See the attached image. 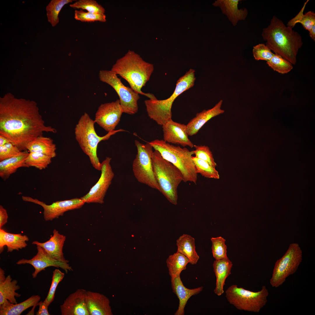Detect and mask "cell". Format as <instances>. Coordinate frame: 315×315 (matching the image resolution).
Returning <instances> with one entry per match:
<instances>
[{
  "instance_id": "cell-4",
  "label": "cell",
  "mask_w": 315,
  "mask_h": 315,
  "mask_svg": "<svg viewBox=\"0 0 315 315\" xmlns=\"http://www.w3.org/2000/svg\"><path fill=\"white\" fill-rule=\"evenodd\" d=\"M95 123L86 113L80 118L74 129L75 138L80 148L89 158L92 166L95 169L101 171V163L97 155L98 145L101 141L109 139L116 133L125 131L122 129L108 132L103 136L97 134L94 127Z\"/></svg>"
},
{
  "instance_id": "cell-42",
  "label": "cell",
  "mask_w": 315,
  "mask_h": 315,
  "mask_svg": "<svg viewBox=\"0 0 315 315\" xmlns=\"http://www.w3.org/2000/svg\"><path fill=\"white\" fill-rule=\"evenodd\" d=\"M21 152L18 147L12 142L0 146V161L17 156Z\"/></svg>"
},
{
  "instance_id": "cell-11",
  "label": "cell",
  "mask_w": 315,
  "mask_h": 315,
  "mask_svg": "<svg viewBox=\"0 0 315 315\" xmlns=\"http://www.w3.org/2000/svg\"><path fill=\"white\" fill-rule=\"evenodd\" d=\"M99 77L100 81L110 85L116 91L124 113L133 115L138 112V102L140 99L139 93L125 85L117 75L111 70L100 71Z\"/></svg>"
},
{
  "instance_id": "cell-5",
  "label": "cell",
  "mask_w": 315,
  "mask_h": 315,
  "mask_svg": "<svg viewBox=\"0 0 315 315\" xmlns=\"http://www.w3.org/2000/svg\"><path fill=\"white\" fill-rule=\"evenodd\" d=\"M152 161L154 176L161 192L171 203L177 204L178 188L183 181L179 169L164 159L157 150L153 151Z\"/></svg>"
},
{
  "instance_id": "cell-8",
  "label": "cell",
  "mask_w": 315,
  "mask_h": 315,
  "mask_svg": "<svg viewBox=\"0 0 315 315\" xmlns=\"http://www.w3.org/2000/svg\"><path fill=\"white\" fill-rule=\"evenodd\" d=\"M225 297L229 302L236 308L258 313L266 304L269 293L265 286L261 290L253 292L239 287L236 284L230 286L225 291Z\"/></svg>"
},
{
  "instance_id": "cell-37",
  "label": "cell",
  "mask_w": 315,
  "mask_h": 315,
  "mask_svg": "<svg viewBox=\"0 0 315 315\" xmlns=\"http://www.w3.org/2000/svg\"><path fill=\"white\" fill-rule=\"evenodd\" d=\"M212 252L215 260L228 258L227 256V247L225 244V240L221 237H212Z\"/></svg>"
},
{
  "instance_id": "cell-12",
  "label": "cell",
  "mask_w": 315,
  "mask_h": 315,
  "mask_svg": "<svg viewBox=\"0 0 315 315\" xmlns=\"http://www.w3.org/2000/svg\"><path fill=\"white\" fill-rule=\"evenodd\" d=\"M111 158L106 157L101 163V175L97 183L80 198L85 203L102 204L107 190L114 176L111 165Z\"/></svg>"
},
{
  "instance_id": "cell-32",
  "label": "cell",
  "mask_w": 315,
  "mask_h": 315,
  "mask_svg": "<svg viewBox=\"0 0 315 315\" xmlns=\"http://www.w3.org/2000/svg\"><path fill=\"white\" fill-rule=\"evenodd\" d=\"M72 0H52L46 8L48 22L52 27L55 26L59 22V14L65 5L73 2Z\"/></svg>"
},
{
  "instance_id": "cell-41",
  "label": "cell",
  "mask_w": 315,
  "mask_h": 315,
  "mask_svg": "<svg viewBox=\"0 0 315 315\" xmlns=\"http://www.w3.org/2000/svg\"><path fill=\"white\" fill-rule=\"evenodd\" d=\"M253 53L255 59L267 62L270 60L274 54L270 48L263 43L259 44L253 47Z\"/></svg>"
},
{
  "instance_id": "cell-7",
  "label": "cell",
  "mask_w": 315,
  "mask_h": 315,
  "mask_svg": "<svg viewBox=\"0 0 315 315\" xmlns=\"http://www.w3.org/2000/svg\"><path fill=\"white\" fill-rule=\"evenodd\" d=\"M194 70L190 69L177 80L175 90L171 95L163 100L149 99L144 101L149 117L158 125L162 126L172 120V105L176 98L194 85L196 78Z\"/></svg>"
},
{
  "instance_id": "cell-31",
  "label": "cell",
  "mask_w": 315,
  "mask_h": 315,
  "mask_svg": "<svg viewBox=\"0 0 315 315\" xmlns=\"http://www.w3.org/2000/svg\"><path fill=\"white\" fill-rule=\"evenodd\" d=\"M304 3L302 8L298 13L288 22L287 26L293 28L297 23H301L305 29L309 31L315 24V14L313 11H309L303 14L305 6L308 1Z\"/></svg>"
},
{
  "instance_id": "cell-21",
  "label": "cell",
  "mask_w": 315,
  "mask_h": 315,
  "mask_svg": "<svg viewBox=\"0 0 315 315\" xmlns=\"http://www.w3.org/2000/svg\"><path fill=\"white\" fill-rule=\"evenodd\" d=\"M5 274L4 270L0 268V306L9 302L16 304L15 297L21 296L15 292L20 288L17 285L18 281L15 279L12 280L10 275L6 277Z\"/></svg>"
},
{
  "instance_id": "cell-20",
  "label": "cell",
  "mask_w": 315,
  "mask_h": 315,
  "mask_svg": "<svg viewBox=\"0 0 315 315\" xmlns=\"http://www.w3.org/2000/svg\"><path fill=\"white\" fill-rule=\"evenodd\" d=\"M223 102V100H220L212 108L197 113L186 125L188 136L196 134L209 120L224 113V111L221 108Z\"/></svg>"
},
{
  "instance_id": "cell-44",
  "label": "cell",
  "mask_w": 315,
  "mask_h": 315,
  "mask_svg": "<svg viewBox=\"0 0 315 315\" xmlns=\"http://www.w3.org/2000/svg\"><path fill=\"white\" fill-rule=\"evenodd\" d=\"M38 306L39 307L38 311L36 313V315H50L48 310V305L44 300L43 301H41L39 302Z\"/></svg>"
},
{
  "instance_id": "cell-39",
  "label": "cell",
  "mask_w": 315,
  "mask_h": 315,
  "mask_svg": "<svg viewBox=\"0 0 315 315\" xmlns=\"http://www.w3.org/2000/svg\"><path fill=\"white\" fill-rule=\"evenodd\" d=\"M64 276V273L59 269H56L53 272L51 284L48 295L44 300L48 306L53 301L57 287Z\"/></svg>"
},
{
  "instance_id": "cell-43",
  "label": "cell",
  "mask_w": 315,
  "mask_h": 315,
  "mask_svg": "<svg viewBox=\"0 0 315 315\" xmlns=\"http://www.w3.org/2000/svg\"><path fill=\"white\" fill-rule=\"evenodd\" d=\"M8 216L7 211L3 206L0 205V228L7 222Z\"/></svg>"
},
{
  "instance_id": "cell-14",
  "label": "cell",
  "mask_w": 315,
  "mask_h": 315,
  "mask_svg": "<svg viewBox=\"0 0 315 315\" xmlns=\"http://www.w3.org/2000/svg\"><path fill=\"white\" fill-rule=\"evenodd\" d=\"M124 113L119 99L101 104L95 113L94 121L108 132L115 130Z\"/></svg>"
},
{
  "instance_id": "cell-26",
  "label": "cell",
  "mask_w": 315,
  "mask_h": 315,
  "mask_svg": "<svg viewBox=\"0 0 315 315\" xmlns=\"http://www.w3.org/2000/svg\"><path fill=\"white\" fill-rule=\"evenodd\" d=\"M29 153L27 150L23 151L17 156L0 161V177L4 180H6L18 168L29 167L25 163Z\"/></svg>"
},
{
  "instance_id": "cell-9",
  "label": "cell",
  "mask_w": 315,
  "mask_h": 315,
  "mask_svg": "<svg viewBox=\"0 0 315 315\" xmlns=\"http://www.w3.org/2000/svg\"><path fill=\"white\" fill-rule=\"evenodd\" d=\"M137 153L132 165L134 175L139 182L160 192L153 173L152 161L153 148L147 142L145 144L135 140Z\"/></svg>"
},
{
  "instance_id": "cell-35",
  "label": "cell",
  "mask_w": 315,
  "mask_h": 315,
  "mask_svg": "<svg viewBox=\"0 0 315 315\" xmlns=\"http://www.w3.org/2000/svg\"><path fill=\"white\" fill-rule=\"evenodd\" d=\"M267 63L274 70L283 74L288 73L293 68L290 62L281 56L275 54L267 62Z\"/></svg>"
},
{
  "instance_id": "cell-22",
  "label": "cell",
  "mask_w": 315,
  "mask_h": 315,
  "mask_svg": "<svg viewBox=\"0 0 315 315\" xmlns=\"http://www.w3.org/2000/svg\"><path fill=\"white\" fill-rule=\"evenodd\" d=\"M171 282L173 292L179 300L178 307L174 315H184L185 307L188 300L192 296L201 292L203 287L200 286L192 289L187 288L183 285L180 276L171 279Z\"/></svg>"
},
{
  "instance_id": "cell-34",
  "label": "cell",
  "mask_w": 315,
  "mask_h": 315,
  "mask_svg": "<svg viewBox=\"0 0 315 315\" xmlns=\"http://www.w3.org/2000/svg\"><path fill=\"white\" fill-rule=\"evenodd\" d=\"M52 158L41 153H29L25 160V163L29 167H34L39 169H45L51 162Z\"/></svg>"
},
{
  "instance_id": "cell-23",
  "label": "cell",
  "mask_w": 315,
  "mask_h": 315,
  "mask_svg": "<svg viewBox=\"0 0 315 315\" xmlns=\"http://www.w3.org/2000/svg\"><path fill=\"white\" fill-rule=\"evenodd\" d=\"M240 0H217L213 5L219 7L222 13L225 15L234 26L239 20L246 18L248 10L246 8L239 9L238 4Z\"/></svg>"
},
{
  "instance_id": "cell-6",
  "label": "cell",
  "mask_w": 315,
  "mask_h": 315,
  "mask_svg": "<svg viewBox=\"0 0 315 315\" xmlns=\"http://www.w3.org/2000/svg\"><path fill=\"white\" fill-rule=\"evenodd\" d=\"M162 157L176 167L181 172L184 182L196 184L197 173L192 159L194 150L170 144L163 140L155 139L148 142Z\"/></svg>"
},
{
  "instance_id": "cell-27",
  "label": "cell",
  "mask_w": 315,
  "mask_h": 315,
  "mask_svg": "<svg viewBox=\"0 0 315 315\" xmlns=\"http://www.w3.org/2000/svg\"><path fill=\"white\" fill-rule=\"evenodd\" d=\"M41 299L40 296L33 295L25 301L19 303L13 304L9 302L0 306V315H20L28 308L34 307L31 311L34 314V308L38 305Z\"/></svg>"
},
{
  "instance_id": "cell-18",
  "label": "cell",
  "mask_w": 315,
  "mask_h": 315,
  "mask_svg": "<svg viewBox=\"0 0 315 315\" xmlns=\"http://www.w3.org/2000/svg\"><path fill=\"white\" fill-rule=\"evenodd\" d=\"M66 239L65 236L60 234L58 231L55 229L53 235H51L49 239L45 242L41 243L34 241L32 244L41 247L51 258L57 260L68 262L64 256L63 252L64 245Z\"/></svg>"
},
{
  "instance_id": "cell-38",
  "label": "cell",
  "mask_w": 315,
  "mask_h": 315,
  "mask_svg": "<svg viewBox=\"0 0 315 315\" xmlns=\"http://www.w3.org/2000/svg\"><path fill=\"white\" fill-rule=\"evenodd\" d=\"M74 18L82 22H91L96 21L104 22L106 21V16L104 14L94 13L85 12L82 9L75 10Z\"/></svg>"
},
{
  "instance_id": "cell-45",
  "label": "cell",
  "mask_w": 315,
  "mask_h": 315,
  "mask_svg": "<svg viewBox=\"0 0 315 315\" xmlns=\"http://www.w3.org/2000/svg\"><path fill=\"white\" fill-rule=\"evenodd\" d=\"M9 142H11L9 139L3 135L0 134V146H4Z\"/></svg>"
},
{
  "instance_id": "cell-17",
  "label": "cell",
  "mask_w": 315,
  "mask_h": 315,
  "mask_svg": "<svg viewBox=\"0 0 315 315\" xmlns=\"http://www.w3.org/2000/svg\"><path fill=\"white\" fill-rule=\"evenodd\" d=\"M87 291L79 289L70 294L60 305L62 315H89L86 302Z\"/></svg>"
},
{
  "instance_id": "cell-15",
  "label": "cell",
  "mask_w": 315,
  "mask_h": 315,
  "mask_svg": "<svg viewBox=\"0 0 315 315\" xmlns=\"http://www.w3.org/2000/svg\"><path fill=\"white\" fill-rule=\"evenodd\" d=\"M37 253L30 259H22L16 262L18 265L28 264L32 265L35 270L32 273L33 278L36 277L38 274L45 268L54 267L60 268L67 273L69 271L73 270L72 267L68 263L55 259L50 257L41 246L36 245Z\"/></svg>"
},
{
  "instance_id": "cell-3",
  "label": "cell",
  "mask_w": 315,
  "mask_h": 315,
  "mask_svg": "<svg viewBox=\"0 0 315 315\" xmlns=\"http://www.w3.org/2000/svg\"><path fill=\"white\" fill-rule=\"evenodd\" d=\"M111 70L126 80L130 88L139 94L150 99H157L153 94L145 93L141 90L149 80L154 70L153 65L145 61L134 51L129 50L118 59Z\"/></svg>"
},
{
  "instance_id": "cell-46",
  "label": "cell",
  "mask_w": 315,
  "mask_h": 315,
  "mask_svg": "<svg viewBox=\"0 0 315 315\" xmlns=\"http://www.w3.org/2000/svg\"><path fill=\"white\" fill-rule=\"evenodd\" d=\"M309 34L310 37L314 41H315V24H314L311 29L309 31Z\"/></svg>"
},
{
  "instance_id": "cell-30",
  "label": "cell",
  "mask_w": 315,
  "mask_h": 315,
  "mask_svg": "<svg viewBox=\"0 0 315 315\" xmlns=\"http://www.w3.org/2000/svg\"><path fill=\"white\" fill-rule=\"evenodd\" d=\"M166 262L171 279L180 276L181 272L185 270L189 259L183 254L176 252L169 256Z\"/></svg>"
},
{
  "instance_id": "cell-25",
  "label": "cell",
  "mask_w": 315,
  "mask_h": 315,
  "mask_svg": "<svg viewBox=\"0 0 315 315\" xmlns=\"http://www.w3.org/2000/svg\"><path fill=\"white\" fill-rule=\"evenodd\" d=\"M29 240L26 235L8 232L0 228V253L3 252L5 246L7 247L8 252L25 248L27 246L26 242Z\"/></svg>"
},
{
  "instance_id": "cell-29",
  "label": "cell",
  "mask_w": 315,
  "mask_h": 315,
  "mask_svg": "<svg viewBox=\"0 0 315 315\" xmlns=\"http://www.w3.org/2000/svg\"><path fill=\"white\" fill-rule=\"evenodd\" d=\"M177 252L186 257L192 265L196 264L199 256L196 250L195 239L190 235L183 234L176 240Z\"/></svg>"
},
{
  "instance_id": "cell-2",
  "label": "cell",
  "mask_w": 315,
  "mask_h": 315,
  "mask_svg": "<svg viewBox=\"0 0 315 315\" xmlns=\"http://www.w3.org/2000/svg\"><path fill=\"white\" fill-rule=\"evenodd\" d=\"M262 36L266 45L274 52L292 64L296 62L299 49L303 44L302 37L293 28L286 26L275 16L268 27L263 29Z\"/></svg>"
},
{
  "instance_id": "cell-40",
  "label": "cell",
  "mask_w": 315,
  "mask_h": 315,
  "mask_svg": "<svg viewBox=\"0 0 315 315\" xmlns=\"http://www.w3.org/2000/svg\"><path fill=\"white\" fill-rule=\"evenodd\" d=\"M194 147L195 148L194 152L195 157L206 162L211 165L216 167L217 165V164L211 151L208 146L194 145Z\"/></svg>"
},
{
  "instance_id": "cell-10",
  "label": "cell",
  "mask_w": 315,
  "mask_h": 315,
  "mask_svg": "<svg viewBox=\"0 0 315 315\" xmlns=\"http://www.w3.org/2000/svg\"><path fill=\"white\" fill-rule=\"evenodd\" d=\"M302 251L299 244H290L283 256L276 262L270 284L273 287L281 285L289 276L295 273L302 260Z\"/></svg>"
},
{
  "instance_id": "cell-36",
  "label": "cell",
  "mask_w": 315,
  "mask_h": 315,
  "mask_svg": "<svg viewBox=\"0 0 315 315\" xmlns=\"http://www.w3.org/2000/svg\"><path fill=\"white\" fill-rule=\"evenodd\" d=\"M69 6L73 8L81 9L94 13L104 14L105 12L104 8L94 0H79Z\"/></svg>"
},
{
  "instance_id": "cell-24",
  "label": "cell",
  "mask_w": 315,
  "mask_h": 315,
  "mask_svg": "<svg viewBox=\"0 0 315 315\" xmlns=\"http://www.w3.org/2000/svg\"><path fill=\"white\" fill-rule=\"evenodd\" d=\"M232 266V262L228 258L215 260L213 262V266L216 277L214 292L218 296H220L224 293L223 287L225 281L231 274Z\"/></svg>"
},
{
  "instance_id": "cell-19",
  "label": "cell",
  "mask_w": 315,
  "mask_h": 315,
  "mask_svg": "<svg viewBox=\"0 0 315 315\" xmlns=\"http://www.w3.org/2000/svg\"><path fill=\"white\" fill-rule=\"evenodd\" d=\"M87 308L89 315H112L108 299L100 293L87 291L86 295Z\"/></svg>"
},
{
  "instance_id": "cell-13",
  "label": "cell",
  "mask_w": 315,
  "mask_h": 315,
  "mask_svg": "<svg viewBox=\"0 0 315 315\" xmlns=\"http://www.w3.org/2000/svg\"><path fill=\"white\" fill-rule=\"evenodd\" d=\"M22 199L24 201L32 202L41 206L43 209V217L46 221L58 218L67 211L79 209L85 203L80 198L57 201L50 205L30 197L22 196Z\"/></svg>"
},
{
  "instance_id": "cell-28",
  "label": "cell",
  "mask_w": 315,
  "mask_h": 315,
  "mask_svg": "<svg viewBox=\"0 0 315 315\" xmlns=\"http://www.w3.org/2000/svg\"><path fill=\"white\" fill-rule=\"evenodd\" d=\"M26 148L29 153H40L52 158L56 155V146L53 139L43 136H38L29 142Z\"/></svg>"
},
{
  "instance_id": "cell-16",
  "label": "cell",
  "mask_w": 315,
  "mask_h": 315,
  "mask_svg": "<svg viewBox=\"0 0 315 315\" xmlns=\"http://www.w3.org/2000/svg\"><path fill=\"white\" fill-rule=\"evenodd\" d=\"M163 140L169 143L180 145L191 148L194 145L188 138L186 125L172 120L162 126Z\"/></svg>"
},
{
  "instance_id": "cell-1",
  "label": "cell",
  "mask_w": 315,
  "mask_h": 315,
  "mask_svg": "<svg viewBox=\"0 0 315 315\" xmlns=\"http://www.w3.org/2000/svg\"><path fill=\"white\" fill-rule=\"evenodd\" d=\"M44 132L56 130L45 125L35 102L15 97L8 93L0 98V134L9 139L21 151L29 142Z\"/></svg>"
},
{
  "instance_id": "cell-33",
  "label": "cell",
  "mask_w": 315,
  "mask_h": 315,
  "mask_svg": "<svg viewBox=\"0 0 315 315\" xmlns=\"http://www.w3.org/2000/svg\"><path fill=\"white\" fill-rule=\"evenodd\" d=\"M192 159L194 163L197 173L206 178L218 179L220 178L218 172L214 167L208 163L198 158L195 156H192Z\"/></svg>"
}]
</instances>
